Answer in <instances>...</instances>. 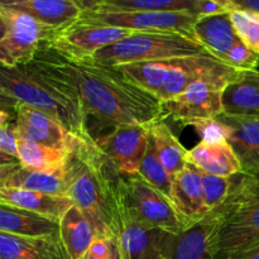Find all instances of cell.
Listing matches in <instances>:
<instances>
[{
    "instance_id": "cell-1",
    "label": "cell",
    "mask_w": 259,
    "mask_h": 259,
    "mask_svg": "<svg viewBox=\"0 0 259 259\" xmlns=\"http://www.w3.org/2000/svg\"><path fill=\"white\" fill-rule=\"evenodd\" d=\"M33 61L72 86L88 118L93 116L103 128L147 126L166 119L156 96L129 82L114 67L93 61L66 60L45 48H40Z\"/></svg>"
},
{
    "instance_id": "cell-2",
    "label": "cell",
    "mask_w": 259,
    "mask_h": 259,
    "mask_svg": "<svg viewBox=\"0 0 259 259\" xmlns=\"http://www.w3.org/2000/svg\"><path fill=\"white\" fill-rule=\"evenodd\" d=\"M120 177L96 141L80 144L66 164V195L90 220L98 237L109 238L115 227Z\"/></svg>"
},
{
    "instance_id": "cell-3",
    "label": "cell",
    "mask_w": 259,
    "mask_h": 259,
    "mask_svg": "<svg viewBox=\"0 0 259 259\" xmlns=\"http://www.w3.org/2000/svg\"><path fill=\"white\" fill-rule=\"evenodd\" d=\"M0 90L48 114L83 141H94L88 114L75 89L32 61L25 66L0 65Z\"/></svg>"
},
{
    "instance_id": "cell-4",
    "label": "cell",
    "mask_w": 259,
    "mask_h": 259,
    "mask_svg": "<svg viewBox=\"0 0 259 259\" xmlns=\"http://www.w3.org/2000/svg\"><path fill=\"white\" fill-rule=\"evenodd\" d=\"M212 211L218 219L212 259H230L259 243V175L233 177L227 199Z\"/></svg>"
},
{
    "instance_id": "cell-5",
    "label": "cell",
    "mask_w": 259,
    "mask_h": 259,
    "mask_svg": "<svg viewBox=\"0 0 259 259\" xmlns=\"http://www.w3.org/2000/svg\"><path fill=\"white\" fill-rule=\"evenodd\" d=\"M207 53L191 34L181 32L134 33L124 39L101 48L93 62L101 66L166 61Z\"/></svg>"
},
{
    "instance_id": "cell-6",
    "label": "cell",
    "mask_w": 259,
    "mask_h": 259,
    "mask_svg": "<svg viewBox=\"0 0 259 259\" xmlns=\"http://www.w3.org/2000/svg\"><path fill=\"white\" fill-rule=\"evenodd\" d=\"M119 201L125 211L142 224L172 235L184 230L171 201L138 175L120 177Z\"/></svg>"
},
{
    "instance_id": "cell-7",
    "label": "cell",
    "mask_w": 259,
    "mask_h": 259,
    "mask_svg": "<svg viewBox=\"0 0 259 259\" xmlns=\"http://www.w3.org/2000/svg\"><path fill=\"white\" fill-rule=\"evenodd\" d=\"M134 33L138 32L93 24L78 18L76 22L51 33L43 42L42 48L66 60L91 61L94 55L101 48L124 39Z\"/></svg>"
},
{
    "instance_id": "cell-8",
    "label": "cell",
    "mask_w": 259,
    "mask_h": 259,
    "mask_svg": "<svg viewBox=\"0 0 259 259\" xmlns=\"http://www.w3.org/2000/svg\"><path fill=\"white\" fill-rule=\"evenodd\" d=\"M0 17L7 23V34L0 40V65L19 67L32 62L48 35L55 32L25 13L0 4Z\"/></svg>"
},
{
    "instance_id": "cell-9",
    "label": "cell",
    "mask_w": 259,
    "mask_h": 259,
    "mask_svg": "<svg viewBox=\"0 0 259 259\" xmlns=\"http://www.w3.org/2000/svg\"><path fill=\"white\" fill-rule=\"evenodd\" d=\"M239 72L209 53L175 58L166 73L158 100L161 103L169 100L199 81L212 83L224 90Z\"/></svg>"
},
{
    "instance_id": "cell-10",
    "label": "cell",
    "mask_w": 259,
    "mask_h": 259,
    "mask_svg": "<svg viewBox=\"0 0 259 259\" xmlns=\"http://www.w3.org/2000/svg\"><path fill=\"white\" fill-rule=\"evenodd\" d=\"M81 20L133 32H181L192 35L197 15L191 12H96L83 10ZM194 37V35H192Z\"/></svg>"
},
{
    "instance_id": "cell-11",
    "label": "cell",
    "mask_w": 259,
    "mask_h": 259,
    "mask_svg": "<svg viewBox=\"0 0 259 259\" xmlns=\"http://www.w3.org/2000/svg\"><path fill=\"white\" fill-rule=\"evenodd\" d=\"M111 235L118 243L121 259H163L169 234L133 219L121 206L118 192L115 227Z\"/></svg>"
},
{
    "instance_id": "cell-12",
    "label": "cell",
    "mask_w": 259,
    "mask_h": 259,
    "mask_svg": "<svg viewBox=\"0 0 259 259\" xmlns=\"http://www.w3.org/2000/svg\"><path fill=\"white\" fill-rule=\"evenodd\" d=\"M148 129L143 125H125L95 139L105 156L121 176H137L148 146Z\"/></svg>"
},
{
    "instance_id": "cell-13",
    "label": "cell",
    "mask_w": 259,
    "mask_h": 259,
    "mask_svg": "<svg viewBox=\"0 0 259 259\" xmlns=\"http://www.w3.org/2000/svg\"><path fill=\"white\" fill-rule=\"evenodd\" d=\"M223 89L199 81L175 98L162 103L166 118L185 124L196 119L218 118L223 114Z\"/></svg>"
},
{
    "instance_id": "cell-14",
    "label": "cell",
    "mask_w": 259,
    "mask_h": 259,
    "mask_svg": "<svg viewBox=\"0 0 259 259\" xmlns=\"http://www.w3.org/2000/svg\"><path fill=\"white\" fill-rule=\"evenodd\" d=\"M14 125L17 132L37 143L70 153H72L80 144L93 142L83 141L55 118L25 104L18 105Z\"/></svg>"
},
{
    "instance_id": "cell-15",
    "label": "cell",
    "mask_w": 259,
    "mask_h": 259,
    "mask_svg": "<svg viewBox=\"0 0 259 259\" xmlns=\"http://www.w3.org/2000/svg\"><path fill=\"white\" fill-rule=\"evenodd\" d=\"M171 204L184 230L210 212L205 204L201 174L194 164L187 163L182 171L172 176Z\"/></svg>"
},
{
    "instance_id": "cell-16",
    "label": "cell",
    "mask_w": 259,
    "mask_h": 259,
    "mask_svg": "<svg viewBox=\"0 0 259 259\" xmlns=\"http://www.w3.org/2000/svg\"><path fill=\"white\" fill-rule=\"evenodd\" d=\"M218 219L214 211L180 234H169L163 259H212V237Z\"/></svg>"
},
{
    "instance_id": "cell-17",
    "label": "cell",
    "mask_w": 259,
    "mask_h": 259,
    "mask_svg": "<svg viewBox=\"0 0 259 259\" xmlns=\"http://www.w3.org/2000/svg\"><path fill=\"white\" fill-rule=\"evenodd\" d=\"M228 128L227 142L234 151L242 174L259 175V115L218 116Z\"/></svg>"
},
{
    "instance_id": "cell-18",
    "label": "cell",
    "mask_w": 259,
    "mask_h": 259,
    "mask_svg": "<svg viewBox=\"0 0 259 259\" xmlns=\"http://www.w3.org/2000/svg\"><path fill=\"white\" fill-rule=\"evenodd\" d=\"M0 4L25 13L53 30L76 22L82 14L77 0H0Z\"/></svg>"
},
{
    "instance_id": "cell-19",
    "label": "cell",
    "mask_w": 259,
    "mask_h": 259,
    "mask_svg": "<svg viewBox=\"0 0 259 259\" xmlns=\"http://www.w3.org/2000/svg\"><path fill=\"white\" fill-rule=\"evenodd\" d=\"M192 35L209 55L224 62L228 53L240 42L229 13L199 17L192 27Z\"/></svg>"
},
{
    "instance_id": "cell-20",
    "label": "cell",
    "mask_w": 259,
    "mask_h": 259,
    "mask_svg": "<svg viewBox=\"0 0 259 259\" xmlns=\"http://www.w3.org/2000/svg\"><path fill=\"white\" fill-rule=\"evenodd\" d=\"M0 259H68L60 235L20 237L0 232Z\"/></svg>"
},
{
    "instance_id": "cell-21",
    "label": "cell",
    "mask_w": 259,
    "mask_h": 259,
    "mask_svg": "<svg viewBox=\"0 0 259 259\" xmlns=\"http://www.w3.org/2000/svg\"><path fill=\"white\" fill-rule=\"evenodd\" d=\"M223 114L259 115V70L240 71L223 90Z\"/></svg>"
},
{
    "instance_id": "cell-22",
    "label": "cell",
    "mask_w": 259,
    "mask_h": 259,
    "mask_svg": "<svg viewBox=\"0 0 259 259\" xmlns=\"http://www.w3.org/2000/svg\"><path fill=\"white\" fill-rule=\"evenodd\" d=\"M0 204L28 210L58 223L73 206V202L67 196H52L15 187H0Z\"/></svg>"
},
{
    "instance_id": "cell-23",
    "label": "cell",
    "mask_w": 259,
    "mask_h": 259,
    "mask_svg": "<svg viewBox=\"0 0 259 259\" xmlns=\"http://www.w3.org/2000/svg\"><path fill=\"white\" fill-rule=\"evenodd\" d=\"M186 161L200 171L214 176L233 177L242 174L239 161L228 142L219 144L200 142L194 148L187 149Z\"/></svg>"
},
{
    "instance_id": "cell-24",
    "label": "cell",
    "mask_w": 259,
    "mask_h": 259,
    "mask_svg": "<svg viewBox=\"0 0 259 259\" xmlns=\"http://www.w3.org/2000/svg\"><path fill=\"white\" fill-rule=\"evenodd\" d=\"M60 223L43 215L0 204V232L20 237H52L58 235Z\"/></svg>"
},
{
    "instance_id": "cell-25",
    "label": "cell",
    "mask_w": 259,
    "mask_h": 259,
    "mask_svg": "<svg viewBox=\"0 0 259 259\" xmlns=\"http://www.w3.org/2000/svg\"><path fill=\"white\" fill-rule=\"evenodd\" d=\"M58 235L68 259H80L98 238L90 220L75 205L61 218Z\"/></svg>"
},
{
    "instance_id": "cell-26",
    "label": "cell",
    "mask_w": 259,
    "mask_h": 259,
    "mask_svg": "<svg viewBox=\"0 0 259 259\" xmlns=\"http://www.w3.org/2000/svg\"><path fill=\"white\" fill-rule=\"evenodd\" d=\"M15 126V125H14ZM18 144V159L24 168L56 171L65 168L70 159V152L60 151L37 143L15 129Z\"/></svg>"
},
{
    "instance_id": "cell-27",
    "label": "cell",
    "mask_w": 259,
    "mask_h": 259,
    "mask_svg": "<svg viewBox=\"0 0 259 259\" xmlns=\"http://www.w3.org/2000/svg\"><path fill=\"white\" fill-rule=\"evenodd\" d=\"M83 10L96 12H191L194 0H77Z\"/></svg>"
},
{
    "instance_id": "cell-28",
    "label": "cell",
    "mask_w": 259,
    "mask_h": 259,
    "mask_svg": "<svg viewBox=\"0 0 259 259\" xmlns=\"http://www.w3.org/2000/svg\"><path fill=\"white\" fill-rule=\"evenodd\" d=\"M147 129H148L149 137L153 141L157 156L159 157L168 174L174 176L182 171L187 164V149L182 146L168 124L164 121V119L153 121L147 125Z\"/></svg>"
},
{
    "instance_id": "cell-29",
    "label": "cell",
    "mask_w": 259,
    "mask_h": 259,
    "mask_svg": "<svg viewBox=\"0 0 259 259\" xmlns=\"http://www.w3.org/2000/svg\"><path fill=\"white\" fill-rule=\"evenodd\" d=\"M4 187L25 189L52 196H67L66 167L56 171H40L22 167L8 180Z\"/></svg>"
},
{
    "instance_id": "cell-30",
    "label": "cell",
    "mask_w": 259,
    "mask_h": 259,
    "mask_svg": "<svg viewBox=\"0 0 259 259\" xmlns=\"http://www.w3.org/2000/svg\"><path fill=\"white\" fill-rule=\"evenodd\" d=\"M171 62L172 60L152 61V62L124 63V65L113 66V67L119 73H121V76H124L129 82L158 99Z\"/></svg>"
},
{
    "instance_id": "cell-31",
    "label": "cell",
    "mask_w": 259,
    "mask_h": 259,
    "mask_svg": "<svg viewBox=\"0 0 259 259\" xmlns=\"http://www.w3.org/2000/svg\"><path fill=\"white\" fill-rule=\"evenodd\" d=\"M138 176L171 201L172 176L164 168L163 163L157 156L156 148H154L151 137L148 138V146H147L146 154H144L143 161L139 167Z\"/></svg>"
},
{
    "instance_id": "cell-32",
    "label": "cell",
    "mask_w": 259,
    "mask_h": 259,
    "mask_svg": "<svg viewBox=\"0 0 259 259\" xmlns=\"http://www.w3.org/2000/svg\"><path fill=\"white\" fill-rule=\"evenodd\" d=\"M229 15L239 39L259 56V12L239 7L233 0Z\"/></svg>"
},
{
    "instance_id": "cell-33",
    "label": "cell",
    "mask_w": 259,
    "mask_h": 259,
    "mask_svg": "<svg viewBox=\"0 0 259 259\" xmlns=\"http://www.w3.org/2000/svg\"><path fill=\"white\" fill-rule=\"evenodd\" d=\"M202 180V189H204L205 204L209 211L219 207L227 199L230 189H232L233 177H220L214 175L205 174L200 171Z\"/></svg>"
},
{
    "instance_id": "cell-34",
    "label": "cell",
    "mask_w": 259,
    "mask_h": 259,
    "mask_svg": "<svg viewBox=\"0 0 259 259\" xmlns=\"http://www.w3.org/2000/svg\"><path fill=\"white\" fill-rule=\"evenodd\" d=\"M184 125L192 126L202 143L219 144L227 142L228 128L218 118L196 119V120L187 121Z\"/></svg>"
},
{
    "instance_id": "cell-35",
    "label": "cell",
    "mask_w": 259,
    "mask_h": 259,
    "mask_svg": "<svg viewBox=\"0 0 259 259\" xmlns=\"http://www.w3.org/2000/svg\"><path fill=\"white\" fill-rule=\"evenodd\" d=\"M224 63L239 71L258 70L259 56L255 55L253 51H250L249 48L240 40V42L238 43L235 47H233L232 51L228 53Z\"/></svg>"
},
{
    "instance_id": "cell-36",
    "label": "cell",
    "mask_w": 259,
    "mask_h": 259,
    "mask_svg": "<svg viewBox=\"0 0 259 259\" xmlns=\"http://www.w3.org/2000/svg\"><path fill=\"white\" fill-rule=\"evenodd\" d=\"M233 8V0H194L192 13L199 17L229 13Z\"/></svg>"
},
{
    "instance_id": "cell-37",
    "label": "cell",
    "mask_w": 259,
    "mask_h": 259,
    "mask_svg": "<svg viewBox=\"0 0 259 259\" xmlns=\"http://www.w3.org/2000/svg\"><path fill=\"white\" fill-rule=\"evenodd\" d=\"M0 152L18 159V144L14 123L0 126Z\"/></svg>"
},
{
    "instance_id": "cell-38",
    "label": "cell",
    "mask_w": 259,
    "mask_h": 259,
    "mask_svg": "<svg viewBox=\"0 0 259 259\" xmlns=\"http://www.w3.org/2000/svg\"><path fill=\"white\" fill-rule=\"evenodd\" d=\"M109 243L108 238L98 237L91 244L90 249L80 259H108Z\"/></svg>"
},
{
    "instance_id": "cell-39",
    "label": "cell",
    "mask_w": 259,
    "mask_h": 259,
    "mask_svg": "<svg viewBox=\"0 0 259 259\" xmlns=\"http://www.w3.org/2000/svg\"><path fill=\"white\" fill-rule=\"evenodd\" d=\"M20 162H13V163H0V187H4L8 180L22 168Z\"/></svg>"
},
{
    "instance_id": "cell-40",
    "label": "cell",
    "mask_w": 259,
    "mask_h": 259,
    "mask_svg": "<svg viewBox=\"0 0 259 259\" xmlns=\"http://www.w3.org/2000/svg\"><path fill=\"white\" fill-rule=\"evenodd\" d=\"M18 105H19V103L14 98H12L10 95L5 94L4 91L0 90V109H4V110L17 114Z\"/></svg>"
},
{
    "instance_id": "cell-41",
    "label": "cell",
    "mask_w": 259,
    "mask_h": 259,
    "mask_svg": "<svg viewBox=\"0 0 259 259\" xmlns=\"http://www.w3.org/2000/svg\"><path fill=\"white\" fill-rule=\"evenodd\" d=\"M108 243H109L108 259H121L120 250H119V247H118V243H116V239L113 237V235L108 238Z\"/></svg>"
},
{
    "instance_id": "cell-42",
    "label": "cell",
    "mask_w": 259,
    "mask_h": 259,
    "mask_svg": "<svg viewBox=\"0 0 259 259\" xmlns=\"http://www.w3.org/2000/svg\"><path fill=\"white\" fill-rule=\"evenodd\" d=\"M230 259H259V243Z\"/></svg>"
},
{
    "instance_id": "cell-43",
    "label": "cell",
    "mask_w": 259,
    "mask_h": 259,
    "mask_svg": "<svg viewBox=\"0 0 259 259\" xmlns=\"http://www.w3.org/2000/svg\"><path fill=\"white\" fill-rule=\"evenodd\" d=\"M15 121V113L0 109V126L9 125Z\"/></svg>"
},
{
    "instance_id": "cell-44",
    "label": "cell",
    "mask_w": 259,
    "mask_h": 259,
    "mask_svg": "<svg viewBox=\"0 0 259 259\" xmlns=\"http://www.w3.org/2000/svg\"><path fill=\"white\" fill-rule=\"evenodd\" d=\"M234 2L235 4L242 8H245V9L259 12V0H234Z\"/></svg>"
},
{
    "instance_id": "cell-45",
    "label": "cell",
    "mask_w": 259,
    "mask_h": 259,
    "mask_svg": "<svg viewBox=\"0 0 259 259\" xmlns=\"http://www.w3.org/2000/svg\"><path fill=\"white\" fill-rule=\"evenodd\" d=\"M13 162H19L17 158L12 156H8V154L0 152V163H13Z\"/></svg>"
},
{
    "instance_id": "cell-46",
    "label": "cell",
    "mask_w": 259,
    "mask_h": 259,
    "mask_svg": "<svg viewBox=\"0 0 259 259\" xmlns=\"http://www.w3.org/2000/svg\"><path fill=\"white\" fill-rule=\"evenodd\" d=\"M7 23L4 22V19H3L2 17H0V40L4 38V35L7 34Z\"/></svg>"
}]
</instances>
